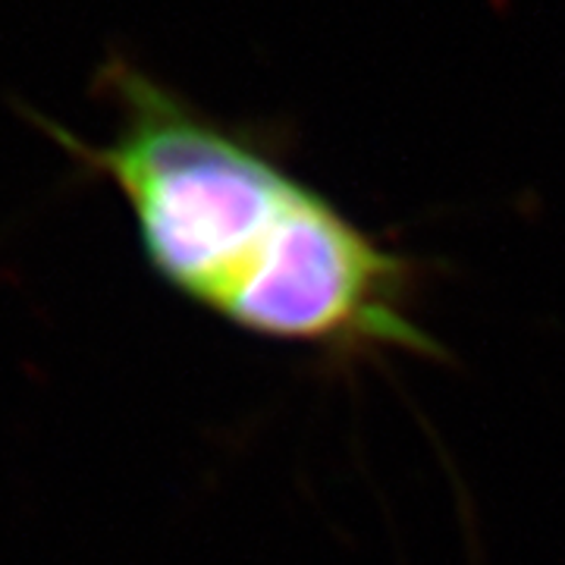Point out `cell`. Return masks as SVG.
I'll return each mask as SVG.
<instances>
[{"mask_svg": "<svg viewBox=\"0 0 565 565\" xmlns=\"http://www.w3.org/2000/svg\"><path fill=\"white\" fill-rule=\"evenodd\" d=\"M95 92L114 117L82 141L32 117L82 173L126 204L151 274L230 327L337 355H444L412 318L415 267L349 221L239 126L221 122L129 57Z\"/></svg>", "mask_w": 565, "mask_h": 565, "instance_id": "cell-1", "label": "cell"}]
</instances>
